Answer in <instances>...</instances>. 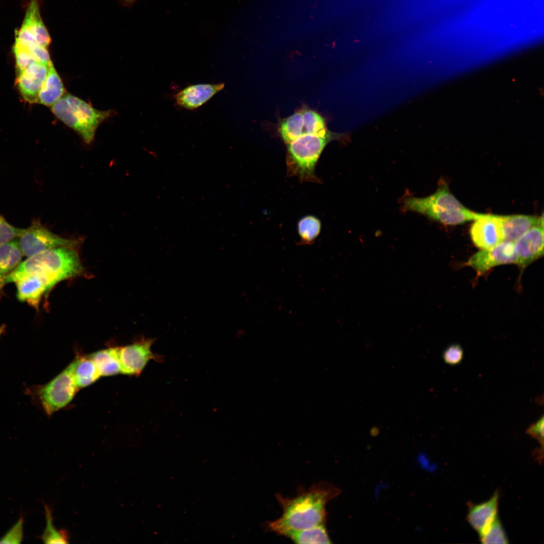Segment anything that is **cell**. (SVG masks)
I'll return each instance as SVG.
<instances>
[{
  "label": "cell",
  "mask_w": 544,
  "mask_h": 544,
  "mask_svg": "<svg viewBox=\"0 0 544 544\" xmlns=\"http://www.w3.org/2000/svg\"><path fill=\"white\" fill-rule=\"evenodd\" d=\"M339 493L331 485L321 482L306 490L301 489L293 498L278 494L283 513L278 519L267 523V527L280 535L288 530L303 529L325 524L327 503Z\"/></svg>",
  "instance_id": "cell-1"
},
{
  "label": "cell",
  "mask_w": 544,
  "mask_h": 544,
  "mask_svg": "<svg viewBox=\"0 0 544 544\" xmlns=\"http://www.w3.org/2000/svg\"><path fill=\"white\" fill-rule=\"evenodd\" d=\"M83 270L77 251L62 246L28 257L6 278L5 285L38 275L46 278L52 288L61 281L80 275Z\"/></svg>",
  "instance_id": "cell-2"
},
{
  "label": "cell",
  "mask_w": 544,
  "mask_h": 544,
  "mask_svg": "<svg viewBox=\"0 0 544 544\" xmlns=\"http://www.w3.org/2000/svg\"><path fill=\"white\" fill-rule=\"evenodd\" d=\"M403 210L416 212L445 225H454L476 220L484 214L465 207L442 183L432 194L425 197L408 196L403 199Z\"/></svg>",
  "instance_id": "cell-3"
},
{
  "label": "cell",
  "mask_w": 544,
  "mask_h": 544,
  "mask_svg": "<svg viewBox=\"0 0 544 544\" xmlns=\"http://www.w3.org/2000/svg\"><path fill=\"white\" fill-rule=\"evenodd\" d=\"M51 110L87 144L93 141L98 127L112 113L111 110H97L89 103L70 94L63 95L52 105Z\"/></svg>",
  "instance_id": "cell-4"
},
{
  "label": "cell",
  "mask_w": 544,
  "mask_h": 544,
  "mask_svg": "<svg viewBox=\"0 0 544 544\" xmlns=\"http://www.w3.org/2000/svg\"><path fill=\"white\" fill-rule=\"evenodd\" d=\"M334 138L329 131L305 134L288 144V173L297 176L302 181H318L315 166L322 151Z\"/></svg>",
  "instance_id": "cell-5"
},
{
  "label": "cell",
  "mask_w": 544,
  "mask_h": 544,
  "mask_svg": "<svg viewBox=\"0 0 544 544\" xmlns=\"http://www.w3.org/2000/svg\"><path fill=\"white\" fill-rule=\"evenodd\" d=\"M76 363L75 358L48 383L28 388L29 394L48 416L67 406L78 391L74 376Z\"/></svg>",
  "instance_id": "cell-6"
},
{
  "label": "cell",
  "mask_w": 544,
  "mask_h": 544,
  "mask_svg": "<svg viewBox=\"0 0 544 544\" xmlns=\"http://www.w3.org/2000/svg\"><path fill=\"white\" fill-rule=\"evenodd\" d=\"M19 238L23 254L27 257L59 247L74 248L80 242L61 237L48 230L38 221H33Z\"/></svg>",
  "instance_id": "cell-7"
},
{
  "label": "cell",
  "mask_w": 544,
  "mask_h": 544,
  "mask_svg": "<svg viewBox=\"0 0 544 544\" xmlns=\"http://www.w3.org/2000/svg\"><path fill=\"white\" fill-rule=\"evenodd\" d=\"M156 339L143 337L131 344L120 347L121 374L138 376L151 360L162 362L164 359L163 356L154 354L151 349Z\"/></svg>",
  "instance_id": "cell-8"
},
{
  "label": "cell",
  "mask_w": 544,
  "mask_h": 544,
  "mask_svg": "<svg viewBox=\"0 0 544 544\" xmlns=\"http://www.w3.org/2000/svg\"><path fill=\"white\" fill-rule=\"evenodd\" d=\"M516 258L514 242L503 241L493 247L474 253L466 264L481 275L494 266L516 263Z\"/></svg>",
  "instance_id": "cell-9"
},
{
  "label": "cell",
  "mask_w": 544,
  "mask_h": 544,
  "mask_svg": "<svg viewBox=\"0 0 544 544\" xmlns=\"http://www.w3.org/2000/svg\"><path fill=\"white\" fill-rule=\"evenodd\" d=\"M516 263L523 269L543 254V226H535L523 234L514 242Z\"/></svg>",
  "instance_id": "cell-10"
},
{
  "label": "cell",
  "mask_w": 544,
  "mask_h": 544,
  "mask_svg": "<svg viewBox=\"0 0 544 544\" xmlns=\"http://www.w3.org/2000/svg\"><path fill=\"white\" fill-rule=\"evenodd\" d=\"M470 235L474 244L481 249L491 248L503 241L498 215L485 214L474 220Z\"/></svg>",
  "instance_id": "cell-11"
},
{
  "label": "cell",
  "mask_w": 544,
  "mask_h": 544,
  "mask_svg": "<svg viewBox=\"0 0 544 544\" xmlns=\"http://www.w3.org/2000/svg\"><path fill=\"white\" fill-rule=\"evenodd\" d=\"M49 64L35 61L23 71L17 74V86L25 101L30 103L37 102L39 92L47 74Z\"/></svg>",
  "instance_id": "cell-12"
},
{
  "label": "cell",
  "mask_w": 544,
  "mask_h": 544,
  "mask_svg": "<svg viewBox=\"0 0 544 544\" xmlns=\"http://www.w3.org/2000/svg\"><path fill=\"white\" fill-rule=\"evenodd\" d=\"M15 283L17 299L21 302H27L36 310L39 308L43 296L47 295L52 289L46 278L38 275L26 277Z\"/></svg>",
  "instance_id": "cell-13"
},
{
  "label": "cell",
  "mask_w": 544,
  "mask_h": 544,
  "mask_svg": "<svg viewBox=\"0 0 544 544\" xmlns=\"http://www.w3.org/2000/svg\"><path fill=\"white\" fill-rule=\"evenodd\" d=\"M224 83L202 84L188 86L174 96L176 103L182 108L196 109L223 89Z\"/></svg>",
  "instance_id": "cell-14"
},
{
  "label": "cell",
  "mask_w": 544,
  "mask_h": 544,
  "mask_svg": "<svg viewBox=\"0 0 544 544\" xmlns=\"http://www.w3.org/2000/svg\"><path fill=\"white\" fill-rule=\"evenodd\" d=\"M504 241L514 242L532 227L543 226V216L515 215H498Z\"/></svg>",
  "instance_id": "cell-15"
},
{
  "label": "cell",
  "mask_w": 544,
  "mask_h": 544,
  "mask_svg": "<svg viewBox=\"0 0 544 544\" xmlns=\"http://www.w3.org/2000/svg\"><path fill=\"white\" fill-rule=\"evenodd\" d=\"M499 499V492L496 491L488 501L478 505L470 504L467 519L479 533L497 517Z\"/></svg>",
  "instance_id": "cell-16"
},
{
  "label": "cell",
  "mask_w": 544,
  "mask_h": 544,
  "mask_svg": "<svg viewBox=\"0 0 544 544\" xmlns=\"http://www.w3.org/2000/svg\"><path fill=\"white\" fill-rule=\"evenodd\" d=\"M23 256L18 239L0 245V293L6 278L20 264Z\"/></svg>",
  "instance_id": "cell-17"
},
{
  "label": "cell",
  "mask_w": 544,
  "mask_h": 544,
  "mask_svg": "<svg viewBox=\"0 0 544 544\" xmlns=\"http://www.w3.org/2000/svg\"><path fill=\"white\" fill-rule=\"evenodd\" d=\"M65 93V88L52 62L48 66L47 74L39 92L37 102L52 106Z\"/></svg>",
  "instance_id": "cell-18"
},
{
  "label": "cell",
  "mask_w": 544,
  "mask_h": 544,
  "mask_svg": "<svg viewBox=\"0 0 544 544\" xmlns=\"http://www.w3.org/2000/svg\"><path fill=\"white\" fill-rule=\"evenodd\" d=\"M119 349L112 347L89 354L101 377L121 374Z\"/></svg>",
  "instance_id": "cell-19"
},
{
  "label": "cell",
  "mask_w": 544,
  "mask_h": 544,
  "mask_svg": "<svg viewBox=\"0 0 544 544\" xmlns=\"http://www.w3.org/2000/svg\"><path fill=\"white\" fill-rule=\"evenodd\" d=\"M75 359L74 380L80 390L95 383L101 376L89 355H77Z\"/></svg>",
  "instance_id": "cell-20"
},
{
  "label": "cell",
  "mask_w": 544,
  "mask_h": 544,
  "mask_svg": "<svg viewBox=\"0 0 544 544\" xmlns=\"http://www.w3.org/2000/svg\"><path fill=\"white\" fill-rule=\"evenodd\" d=\"M296 543H330L325 524L306 529L288 530L281 534Z\"/></svg>",
  "instance_id": "cell-21"
},
{
  "label": "cell",
  "mask_w": 544,
  "mask_h": 544,
  "mask_svg": "<svg viewBox=\"0 0 544 544\" xmlns=\"http://www.w3.org/2000/svg\"><path fill=\"white\" fill-rule=\"evenodd\" d=\"M280 132L284 142L287 145L305 134L302 111L294 113L283 121Z\"/></svg>",
  "instance_id": "cell-22"
},
{
  "label": "cell",
  "mask_w": 544,
  "mask_h": 544,
  "mask_svg": "<svg viewBox=\"0 0 544 544\" xmlns=\"http://www.w3.org/2000/svg\"><path fill=\"white\" fill-rule=\"evenodd\" d=\"M297 228L301 241L310 244L314 241L320 234L321 223L317 217L308 215L302 218L298 221Z\"/></svg>",
  "instance_id": "cell-23"
},
{
  "label": "cell",
  "mask_w": 544,
  "mask_h": 544,
  "mask_svg": "<svg viewBox=\"0 0 544 544\" xmlns=\"http://www.w3.org/2000/svg\"><path fill=\"white\" fill-rule=\"evenodd\" d=\"M45 514L46 520V526L41 537V539L45 543H67L69 542V536L65 530H57L53 523L52 511L50 507L44 505Z\"/></svg>",
  "instance_id": "cell-24"
},
{
  "label": "cell",
  "mask_w": 544,
  "mask_h": 544,
  "mask_svg": "<svg viewBox=\"0 0 544 544\" xmlns=\"http://www.w3.org/2000/svg\"><path fill=\"white\" fill-rule=\"evenodd\" d=\"M483 543H507V537L498 517L479 533Z\"/></svg>",
  "instance_id": "cell-25"
},
{
  "label": "cell",
  "mask_w": 544,
  "mask_h": 544,
  "mask_svg": "<svg viewBox=\"0 0 544 544\" xmlns=\"http://www.w3.org/2000/svg\"><path fill=\"white\" fill-rule=\"evenodd\" d=\"M302 112L305 134H319L327 131L325 121L320 115L311 110Z\"/></svg>",
  "instance_id": "cell-26"
},
{
  "label": "cell",
  "mask_w": 544,
  "mask_h": 544,
  "mask_svg": "<svg viewBox=\"0 0 544 544\" xmlns=\"http://www.w3.org/2000/svg\"><path fill=\"white\" fill-rule=\"evenodd\" d=\"M24 231L11 225L0 215V245L19 238Z\"/></svg>",
  "instance_id": "cell-27"
},
{
  "label": "cell",
  "mask_w": 544,
  "mask_h": 544,
  "mask_svg": "<svg viewBox=\"0 0 544 544\" xmlns=\"http://www.w3.org/2000/svg\"><path fill=\"white\" fill-rule=\"evenodd\" d=\"M442 358L448 365L455 366L462 362L464 358V351L458 344H453L448 346L443 351Z\"/></svg>",
  "instance_id": "cell-28"
},
{
  "label": "cell",
  "mask_w": 544,
  "mask_h": 544,
  "mask_svg": "<svg viewBox=\"0 0 544 544\" xmlns=\"http://www.w3.org/2000/svg\"><path fill=\"white\" fill-rule=\"evenodd\" d=\"M13 50L16 58L17 74L23 71L36 61L27 50L15 45Z\"/></svg>",
  "instance_id": "cell-29"
},
{
  "label": "cell",
  "mask_w": 544,
  "mask_h": 544,
  "mask_svg": "<svg viewBox=\"0 0 544 544\" xmlns=\"http://www.w3.org/2000/svg\"><path fill=\"white\" fill-rule=\"evenodd\" d=\"M23 519L21 517L15 524L0 539V543H19L23 539Z\"/></svg>",
  "instance_id": "cell-30"
},
{
  "label": "cell",
  "mask_w": 544,
  "mask_h": 544,
  "mask_svg": "<svg viewBox=\"0 0 544 544\" xmlns=\"http://www.w3.org/2000/svg\"><path fill=\"white\" fill-rule=\"evenodd\" d=\"M526 432L538 441L541 445L542 448H543V416H542L536 422L531 424L527 428Z\"/></svg>",
  "instance_id": "cell-31"
},
{
  "label": "cell",
  "mask_w": 544,
  "mask_h": 544,
  "mask_svg": "<svg viewBox=\"0 0 544 544\" xmlns=\"http://www.w3.org/2000/svg\"><path fill=\"white\" fill-rule=\"evenodd\" d=\"M6 328V326L4 324H3L1 326H0V338H1V337L2 335V334L5 331Z\"/></svg>",
  "instance_id": "cell-32"
},
{
  "label": "cell",
  "mask_w": 544,
  "mask_h": 544,
  "mask_svg": "<svg viewBox=\"0 0 544 544\" xmlns=\"http://www.w3.org/2000/svg\"><path fill=\"white\" fill-rule=\"evenodd\" d=\"M122 1H123L124 2H132L133 1H134L135 0H122Z\"/></svg>",
  "instance_id": "cell-33"
}]
</instances>
